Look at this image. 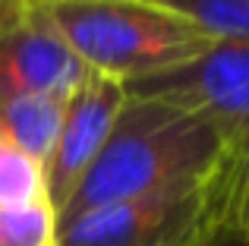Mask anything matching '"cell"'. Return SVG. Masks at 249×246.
Masks as SVG:
<instances>
[{
    "label": "cell",
    "mask_w": 249,
    "mask_h": 246,
    "mask_svg": "<svg viewBox=\"0 0 249 246\" xmlns=\"http://www.w3.org/2000/svg\"><path fill=\"white\" fill-rule=\"evenodd\" d=\"M221 136L202 117L155 98H129L101 155L60 209V221L167 186L199 183L224 164Z\"/></svg>",
    "instance_id": "6da1fadb"
},
{
    "label": "cell",
    "mask_w": 249,
    "mask_h": 246,
    "mask_svg": "<svg viewBox=\"0 0 249 246\" xmlns=\"http://www.w3.org/2000/svg\"><path fill=\"white\" fill-rule=\"evenodd\" d=\"M38 6L91 73L123 86L180 67L214 44L158 0H51Z\"/></svg>",
    "instance_id": "7a4b0ae2"
},
{
    "label": "cell",
    "mask_w": 249,
    "mask_h": 246,
    "mask_svg": "<svg viewBox=\"0 0 249 246\" xmlns=\"http://www.w3.org/2000/svg\"><path fill=\"white\" fill-rule=\"evenodd\" d=\"M240 180L224 164L199 183L101 205L60 221V246H218L237 234Z\"/></svg>",
    "instance_id": "3957f363"
},
{
    "label": "cell",
    "mask_w": 249,
    "mask_h": 246,
    "mask_svg": "<svg viewBox=\"0 0 249 246\" xmlns=\"http://www.w3.org/2000/svg\"><path fill=\"white\" fill-rule=\"evenodd\" d=\"M129 98H155L202 117L221 136L240 186L249 174V41H214L164 73L126 82Z\"/></svg>",
    "instance_id": "277c9868"
},
{
    "label": "cell",
    "mask_w": 249,
    "mask_h": 246,
    "mask_svg": "<svg viewBox=\"0 0 249 246\" xmlns=\"http://www.w3.org/2000/svg\"><path fill=\"white\" fill-rule=\"evenodd\" d=\"M89 76L91 70L41 6H22L0 29V101L22 95L70 101Z\"/></svg>",
    "instance_id": "5b68a950"
},
{
    "label": "cell",
    "mask_w": 249,
    "mask_h": 246,
    "mask_svg": "<svg viewBox=\"0 0 249 246\" xmlns=\"http://www.w3.org/2000/svg\"><path fill=\"white\" fill-rule=\"evenodd\" d=\"M123 105H126V86L98 73H91L89 82L67 101V117H63L57 145L44 164L48 199L57 215L101 155Z\"/></svg>",
    "instance_id": "8992f818"
},
{
    "label": "cell",
    "mask_w": 249,
    "mask_h": 246,
    "mask_svg": "<svg viewBox=\"0 0 249 246\" xmlns=\"http://www.w3.org/2000/svg\"><path fill=\"white\" fill-rule=\"evenodd\" d=\"M63 117H67L63 98L22 95V98L0 101V133L13 139L19 148H25L41 164H48L51 152H54Z\"/></svg>",
    "instance_id": "52a82bcc"
},
{
    "label": "cell",
    "mask_w": 249,
    "mask_h": 246,
    "mask_svg": "<svg viewBox=\"0 0 249 246\" xmlns=\"http://www.w3.org/2000/svg\"><path fill=\"white\" fill-rule=\"evenodd\" d=\"M44 199H48L44 164L0 133V209H19Z\"/></svg>",
    "instance_id": "ba28073f"
},
{
    "label": "cell",
    "mask_w": 249,
    "mask_h": 246,
    "mask_svg": "<svg viewBox=\"0 0 249 246\" xmlns=\"http://www.w3.org/2000/svg\"><path fill=\"white\" fill-rule=\"evenodd\" d=\"M214 41H249V0H158Z\"/></svg>",
    "instance_id": "9c48e42d"
},
{
    "label": "cell",
    "mask_w": 249,
    "mask_h": 246,
    "mask_svg": "<svg viewBox=\"0 0 249 246\" xmlns=\"http://www.w3.org/2000/svg\"><path fill=\"white\" fill-rule=\"evenodd\" d=\"M0 246H60V218L44 202L0 209Z\"/></svg>",
    "instance_id": "30bf717a"
},
{
    "label": "cell",
    "mask_w": 249,
    "mask_h": 246,
    "mask_svg": "<svg viewBox=\"0 0 249 246\" xmlns=\"http://www.w3.org/2000/svg\"><path fill=\"white\" fill-rule=\"evenodd\" d=\"M249 230V174L240 186V199H237V234H246Z\"/></svg>",
    "instance_id": "8fae6325"
},
{
    "label": "cell",
    "mask_w": 249,
    "mask_h": 246,
    "mask_svg": "<svg viewBox=\"0 0 249 246\" xmlns=\"http://www.w3.org/2000/svg\"><path fill=\"white\" fill-rule=\"evenodd\" d=\"M19 10H22V6H19V3H10V0H0V29H3V25L10 22V19L16 16Z\"/></svg>",
    "instance_id": "7c38bea8"
},
{
    "label": "cell",
    "mask_w": 249,
    "mask_h": 246,
    "mask_svg": "<svg viewBox=\"0 0 249 246\" xmlns=\"http://www.w3.org/2000/svg\"><path fill=\"white\" fill-rule=\"evenodd\" d=\"M218 246H249V237L246 234H231V237H224Z\"/></svg>",
    "instance_id": "4fadbf2b"
},
{
    "label": "cell",
    "mask_w": 249,
    "mask_h": 246,
    "mask_svg": "<svg viewBox=\"0 0 249 246\" xmlns=\"http://www.w3.org/2000/svg\"><path fill=\"white\" fill-rule=\"evenodd\" d=\"M10 3H19V6H38V3H51V0H10Z\"/></svg>",
    "instance_id": "5bb4252c"
},
{
    "label": "cell",
    "mask_w": 249,
    "mask_h": 246,
    "mask_svg": "<svg viewBox=\"0 0 249 246\" xmlns=\"http://www.w3.org/2000/svg\"><path fill=\"white\" fill-rule=\"evenodd\" d=\"M246 237H249V230H246Z\"/></svg>",
    "instance_id": "9a60e30c"
}]
</instances>
